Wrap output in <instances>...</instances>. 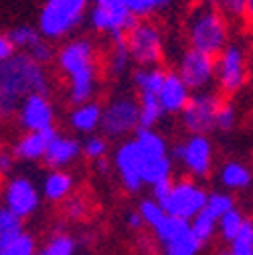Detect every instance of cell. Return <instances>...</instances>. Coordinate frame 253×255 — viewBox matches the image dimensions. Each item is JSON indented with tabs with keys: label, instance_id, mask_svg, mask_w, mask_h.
<instances>
[{
	"label": "cell",
	"instance_id": "cell-1",
	"mask_svg": "<svg viewBox=\"0 0 253 255\" xmlns=\"http://www.w3.org/2000/svg\"><path fill=\"white\" fill-rule=\"evenodd\" d=\"M186 39L191 49L217 57L229 45V18L203 2L186 18Z\"/></svg>",
	"mask_w": 253,
	"mask_h": 255
},
{
	"label": "cell",
	"instance_id": "cell-2",
	"mask_svg": "<svg viewBox=\"0 0 253 255\" xmlns=\"http://www.w3.org/2000/svg\"><path fill=\"white\" fill-rule=\"evenodd\" d=\"M0 87L22 102L33 93L49 95L51 81L45 65H41L26 53H16L0 67Z\"/></svg>",
	"mask_w": 253,
	"mask_h": 255
},
{
	"label": "cell",
	"instance_id": "cell-3",
	"mask_svg": "<svg viewBox=\"0 0 253 255\" xmlns=\"http://www.w3.org/2000/svg\"><path fill=\"white\" fill-rule=\"evenodd\" d=\"M91 0H45L37 28L47 41H61L81 26Z\"/></svg>",
	"mask_w": 253,
	"mask_h": 255
},
{
	"label": "cell",
	"instance_id": "cell-4",
	"mask_svg": "<svg viewBox=\"0 0 253 255\" xmlns=\"http://www.w3.org/2000/svg\"><path fill=\"white\" fill-rule=\"evenodd\" d=\"M126 43L138 67H158L164 57V37L162 30L152 20H138L128 33Z\"/></svg>",
	"mask_w": 253,
	"mask_h": 255
},
{
	"label": "cell",
	"instance_id": "cell-5",
	"mask_svg": "<svg viewBox=\"0 0 253 255\" xmlns=\"http://www.w3.org/2000/svg\"><path fill=\"white\" fill-rule=\"evenodd\" d=\"M207 201H209L207 188L201 186L195 178H178L172 180L168 195L160 201V205L172 217L193 221L207 207Z\"/></svg>",
	"mask_w": 253,
	"mask_h": 255
},
{
	"label": "cell",
	"instance_id": "cell-6",
	"mask_svg": "<svg viewBox=\"0 0 253 255\" xmlns=\"http://www.w3.org/2000/svg\"><path fill=\"white\" fill-rule=\"evenodd\" d=\"M140 128V104L130 95H120L104 106L102 130L106 138L122 140Z\"/></svg>",
	"mask_w": 253,
	"mask_h": 255
},
{
	"label": "cell",
	"instance_id": "cell-7",
	"mask_svg": "<svg viewBox=\"0 0 253 255\" xmlns=\"http://www.w3.org/2000/svg\"><path fill=\"white\" fill-rule=\"evenodd\" d=\"M87 18L93 30L108 35L110 39L126 35L138 22V18L118 0H91Z\"/></svg>",
	"mask_w": 253,
	"mask_h": 255
},
{
	"label": "cell",
	"instance_id": "cell-8",
	"mask_svg": "<svg viewBox=\"0 0 253 255\" xmlns=\"http://www.w3.org/2000/svg\"><path fill=\"white\" fill-rule=\"evenodd\" d=\"M172 158L193 178H205L213 170V144L207 134H191L172 148Z\"/></svg>",
	"mask_w": 253,
	"mask_h": 255
},
{
	"label": "cell",
	"instance_id": "cell-9",
	"mask_svg": "<svg viewBox=\"0 0 253 255\" xmlns=\"http://www.w3.org/2000/svg\"><path fill=\"white\" fill-rule=\"evenodd\" d=\"M223 104V98L219 93L207 89V91H197L193 93L191 102L180 114L182 126L191 134H209L215 130V120L217 112Z\"/></svg>",
	"mask_w": 253,
	"mask_h": 255
},
{
	"label": "cell",
	"instance_id": "cell-10",
	"mask_svg": "<svg viewBox=\"0 0 253 255\" xmlns=\"http://www.w3.org/2000/svg\"><path fill=\"white\" fill-rule=\"evenodd\" d=\"M247 55L241 45L229 43L217 55V85L225 95H233L247 83Z\"/></svg>",
	"mask_w": 253,
	"mask_h": 255
},
{
	"label": "cell",
	"instance_id": "cell-11",
	"mask_svg": "<svg viewBox=\"0 0 253 255\" xmlns=\"http://www.w3.org/2000/svg\"><path fill=\"white\" fill-rule=\"evenodd\" d=\"M176 73L193 93L207 91L217 81V57L197 49H186L178 59Z\"/></svg>",
	"mask_w": 253,
	"mask_h": 255
},
{
	"label": "cell",
	"instance_id": "cell-12",
	"mask_svg": "<svg viewBox=\"0 0 253 255\" xmlns=\"http://www.w3.org/2000/svg\"><path fill=\"white\" fill-rule=\"evenodd\" d=\"M114 170L128 193H140L144 184V154L134 138L124 140L114 152Z\"/></svg>",
	"mask_w": 253,
	"mask_h": 255
},
{
	"label": "cell",
	"instance_id": "cell-13",
	"mask_svg": "<svg viewBox=\"0 0 253 255\" xmlns=\"http://www.w3.org/2000/svg\"><path fill=\"white\" fill-rule=\"evenodd\" d=\"M41 197L43 193L37 188V184L26 176H12L2 186V207L12 211L22 221L39 211Z\"/></svg>",
	"mask_w": 253,
	"mask_h": 255
},
{
	"label": "cell",
	"instance_id": "cell-14",
	"mask_svg": "<svg viewBox=\"0 0 253 255\" xmlns=\"http://www.w3.org/2000/svg\"><path fill=\"white\" fill-rule=\"evenodd\" d=\"M55 61H57L59 71L65 77H71L73 73L89 69L93 65H100V61H98V47H96V43H93L91 39H87V37H77V39L67 41L65 45L57 51Z\"/></svg>",
	"mask_w": 253,
	"mask_h": 255
},
{
	"label": "cell",
	"instance_id": "cell-15",
	"mask_svg": "<svg viewBox=\"0 0 253 255\" xmlns=\"http://www.w3.org/2000/svg\"><path fill=\"white\" fill-rule=\"evenodd\" d=\"M16 122L24 132L51 130L55 126V106L49 95L33 93L24 98L16 112Z\"/></svg>",
	"mask_w": 253,
	"mask_h": 255
},
{
	"label": "cell",
	"instance_id": "cell-16",
	"mask_svg": "<svg viewBox=\"0 0 253 255\" xmlns=\"http://www.w3.org/2000/svg\"><path fill=\"white\" fill-rule=\"evenodd\" d=\"M81 154H83V146L77 138L57 134L51 140L49 148H47L43 162L49 170H65L69 164H73L77 160Z\"/></svg>",
	"mask_w": 253,
	"mask_h": 255
},
{
	"label": "cell",
	"instance_id": "cell-17",
	"mask_svg": "<svg viewBox=\"0 0 253 255\" xmlns=\"http://www.w3.org/2000/svg\"><path fill=\"white\" fill-rule=\"evenodd\" d=\"M191 98H193V91L182 81V77L176 71H166L162 89L158 93V100H160L164 114H168V116L182 114V110L191 102Z\"/></svg>",
	"mask_w": 253,
	"mask_h": 255
},
{
	"label": "cell",
	"instance_id": "cell-18",
	"mask_svg": "<svg viewBox=\"0 0 253 255\" xmlns=\"http://www.w3.org/2000/svg\"><path fill=\"white\" fill-rule=\"evenodd\" d=\"M57 136V130H39V132H24L12 146V154L16 156V160L22 162H37L43 160L47 148L51 144V140Z\"/></svg>",
	"mask_w": 253,
	"mask_h": 255
},
{
	"label": "cell",
	"instance_id": "cell-19",
	"mask_svg": "<svg viewBox=\"0 0 253 255\" xmlns=\"http://www.w3.org/2000/svg\"><path fill=\"white\" fill-rule=\"evenodd\" d=\"M67 79V100L71 106H79L85 102H93V95L100 85V65L77 71Z\"/></svg>",
	"mask_w": 253,
	"mask_h": 255
},
{
	"label": "cell",
	"instance_id": "cell-20",
	"mask_svg": "<svg viewBox=\"0 0 253 255\" xmlns=\"http://www.w3.org/2000/svg\"><path fill=\"white\" fill-rule=\"evenodd\" d=\"M102 116H104V108L98 102H85V104L73 106L67 120L73 132L91 136L98 128H102Z\"/></svg>",
	"mask_w": 253,
	"mask_h": 255
},
{
	"label": "cell",
	"instance_id": "cell-21",
	"mask_svg": "<svg viewBox=\"0 0 253 255\" xmlns=\"http://www.w3.org/2000/svg\"><path fill=\"white\" fill-rule=\"evenodd\" d=\"M75 178L67 170H49V174L43 180L41 193L51 203H63L73 195Z\"/></svg>",
	"mask_w": 253,
	"mask_h": 255
},
{
	"label": "cell",
	"instance_id": "cell-22",
	"mask_svg": "<svg viewBox=\"0 0 253 255\" xmlns=\"http://www.w3.org/2000/svg\"><path fill=\"white\" fill-rule=\"evenodd\" d=\"M132 55L128 51V43H126V35L122 37H112V47L106 59V69L112 77H122L124 73H128L132 65Z\"/></svg>",
	"mask_w": 253,
	"mask_h": 255
},
{
	"label": "cell",
	"instance_id": "cell-23",
	"mask_svg": "<svg viewBox=\"0 0 253 255\" xmlns=\"http://www.w3.org/2000/svg\"><path fill=\"white\" fill-rule=\"evenodd\" d=\"M37 241L24 229L0 235V255H37Z\"/></svg>",
	"mask_w": 253,
	"mask_h": 255
},
{
	"label": "cell",
	"instance_id": "cell-24",
	"mask_svg": "<svg viewBox=\"0 0 253 255\" xmlns=\"http://www.w3.org/2000/svg\"><path fill=\"white\" fill-rule=\"evenodd\" d=\"M166 71L158 65V67H136L132 71V81L138 89V93H152L158 95L162 89Z\"/></svg>",
	"mask_w": 253,
	"mask_h": 255
},
{
	"label": "cell",
	"instance_id": "cell-25",
	"mask_svg": "<svg viewBox=\"0 0 253 255\" xmlns=\"http://www.w3.org/2000/svg\"><path fill=\"white\" fill-rule=\"evenodd\" d=\"M134 140L142 154L146 158H156V156H168V144L162 134H158L154 128H138Z\"/></svg>",
	"mask_w": 253,
	"mask_h": 255
},
{
	"label": "cell",
	"instance_id": "cell-26",
	"mask_svg": "<svg viewBox=\"0 0 253 255\" xmlns=\"http://www.w3.org/2000/svg\"><path fill=\"white\" fill-rule=\"evenodd\" d=\"M219 180H221V184H223L225 188H229V190H243V188H247L251 184L253 174H251V170L245 164L231 160V162H225L223 166H221Z\"/></svg>",
	"mask_w": 253,
	"mask_h": 255
},
{
	"label": "cell",
	"instance_id": "cell-27",
	"mask_svg": "<svg viewBox=\"0 0 253 255\" xmlns=\"http://www.w3.org/2000/svg\"><path fill=\"white\" fill-rule=\"evenodd\" d=\"M154 235H156V241L160 243V245H166L186 233H191L193 227H191V221H186V219H180V217H172V215H166L162 219L160 225H156L154 229Z\"/></svg>",
	"mask_w": 253,
	"mask_h": 255
},
{
	"label": "cell",
	"instance_id": "cell-28",
	"mask_svg": "<svg viewBox=\"0 0 253 255\" xmlns=\"http://www.w3.org/2000/svg\"><path fill=\"white\" fill-rule=\"evenodd\" d=\"M77 251V239L71 233L65 231H55L43 247H39L37 255H75Z\"/></svg>",
	"mask_w": 253,
	"mask_h": 255
},
{
	"label": "cell",
	"instance_id": "cell-29",
	"mask_svg": "<svg viewBox=\"0 0 253 255\" xmlns=\"http://www.w3.org/2000/svg\"><path fill=\"white\" fill-rule=\"evenodd\" d=\"M138 104H140V128H154L166 116L162 106H160V100H158V95L140 93Z\"/></svg>",
	"mask_w": 253,
	"mask_h": 255
},
{
	"label": "cell",
	"instance_id": "cell-30",
	"mask_svg": "<svg viewBox=\"0 0 253 255\" xmlns=\"http://www.w3.org/2000/svg\"><path fill=\"white\" fill-rule=\"evenodd\" d=\"M191 227H193V233L195 237L205 245L213 239V235L217 233V227H219V217L215 213H211L207 207L191 221Z\"/></svg>",
	"mask_w": 253,
	"mask_h": 255
},
{
	"label": "cell",
	"instance_id": "cell-31",
	"mask_svg": "<svg viewBox=\"0 0 253 255\" xmlns=\"http://www.w3.org/2000/svg\"><path fill=\"white\" fill-rule=\"evenodd\" d=\"M118 2L124 4L138 20H146L148 16L164 10L172 0H118Z\"/></svg>",
	"mask_w": 253,
	"mask_h": 255
},
{
	"label": "cell",
	"instance_id": "cell-32",
	"mask_svg": "<svg viewBox=\"0 0 253 255\" xmlns=\"http://www.w3.org/2000/svg\"><path fill=\"white\" fill-rule=\"evenodd\" d=\"M8 35H10L12 43L16 45L18 53H28L41 39H45V37L41 35V30H39L37 26H30V24H20V26L12 28Z\"/></svg>",
	"mask_w": 253,
	"mask_h": 255
},
{
	"label": "cell",
	"instance_id": "cell-33",
	"mask_svg": "<svg viewBox=\"0 0 253 255\" xmlns=\"http://www.w3.org/2000/svg\"><path fill=\"white\" fill-rule=\"evenodd\" d=\"M201 247H203V243L195 237L193 231L170 241V243H166V245H160L164 255H199Z\"/></svg>",
	"mask_w": 253,
	"mask_h": 255
},
{
	"label": "cell",
	"instance_id": "cell-34",
	"mask_svg": "<svg viewBox=\"0 0 253 255\" xmlns=\"http://www.w3.org/2000/svg\"><path fill=\"white\" fill-rule=\"evenodd\" d=\"M245 219H247V217H245L237 207H235V209H231L229 213H225L223 217L219 219V227H217L219 235L223 237L227 243H231V241L235 239V235L241 231Z\"/></svg>",
	"mask_w": 253,
	"mask_h": 255
},
{
	"label": "cell",
	"instance_id": "cell-35",
	"mask_svg": "<svg viewBox=\"0 0 253 255\" xmlns=\"http://www.w3.org/2000/svg\"><path fill=\"white\" fill-rule=\"evenodd\" d=\"M138 213H140V217H142V221H144V225H146L148 229H154L156 225H160L162 219L168 215V213L164 211V207L158 203L154 197L144 199V201L140 203V207H138Z\"/></svg>",
	"mask_w": 253,
	"mask_h": 255
},
{
	"label": "cell",
	"instance_id": "cell-36",
	"mask_svg": "<svg viewBox=\"0 0 253 255\" xmlns=\"http://www.w3.org/2000/svg\"><path fill=\"white\" fill-rule=\"evenodd\" d=\"M229 251L235 255H253V221L245 219L241 231L229 243Z\"/></svg>",
	"mask_w": 253,
	"mask_h": 255
},
{
	"label": "cell",
	"instance_id": "cell-37",
	"mask_svg": "<svg viewBox=\"0 0 253 255\" xmlns=\"http://www.w3.org/2000/svg\"><path fill=\"white\" fill-rule=\"evenodd\" d=\"M61 211H63V215H65L69 221H83L89 215L91 205H89V201L83 195H71L67 201H63Z\"/></svg>",
	"mask_w": 253,
	"mask_h": 255
},
{
	"label": "cell",
	"instance_id": "cell-38",
	"mask_svg": "<svg viewBox=\"0 0 253 255\" xmlns=\"http://www.w3.org/2000/svg\"><path fill=\"white\" fill-rule=\"evenodd\" d=\"M205 2L221 10L229 20H243L247 8V0H205Z\"/></svg>",
	"mask_w": 253,
	"mask_h": 255
},
{
	"label": "cell",
	"instance_id": "cell-39",
	"mask_svg": "<svg viewBox=\"0 0 253 255\" xmlns=\"http://www.w3.org/2000/svg\"><path fill=\"white\" fill-rule=\"evenodd\" d=\"M83 146V154L89 158V160H100V158H106L108 156V138L106 136H98V134H91V136H85V140L81 142Z\"/></svg>",
	"mask_w": 253,
	"mask_h": 255
},
{
	"label": "cell",
	"instance_id": "cell-40",
	"mask_svg": "<svg viewBox=\"0 0 253 255\" xmlns=\"http://www.w3.org/2000/svg\"><path fill=\"white\" fill-rule=\"evenodd\" d=\"M237 124V110L231 102H225L221 104L219 112H217V120H215V130L219 132H231Z\"/></svg>",
	"mask_w": 253,
	"mask_h": 255
},
{
	"label": "cell",
	"instance_id": "cell-41",
	"mask_svg": "<svg viewBox=\"0 0 253 255\" xmlns=\"http://www.w3.org/2000/svg\"><path fill=\"white\" fill-rule=\"evenodd\" d=\"M207 209L211 213H215L219 219L225 213H229L231 209H235V201L231 195L227 193H209V201H207Z\"/></svg>",
	"mask_w": 253,
	"mask_h": 255
},
{
	"label": "cell",
	"instance_id": "cell-42",
	"mask_svg": "<svg viewBox=\"0 0 253 255\" xmlns=\"http://www.w3.org/2000/svg\"><path fill=\"white\" fill-rule=\"evenodd\" d=\"M22 229V219L16 217L12 211H8L6 207H0V235H8V233H16Z\"/></svg>",
	"mask_w": 253,
	"mask_h": 255
},
{
	"label": "cell",
	"instance_id": "cell-43",
	"mask_svg": "<svg viewBox=\"0 0 253 255\" xmlns=\"http://www.w3.org/2000/svg\"><path fill=\"white\" fill-rule=\"evenodd\" d=\"M26 55H30L35 61H39L41 65H49V63L57 57V53H55V49H53V45H51V41H47V39H41L33 49H30Z\"/></svg>",
	"mask_w": 253,
	"mask_h": 255
},
{
	"label": "cell",
	"instance_id": "cell-44",
	"mask_svg": "<svg viewBox=\"0 0 253 255\" xmlns=\"http://www.w3.org/2000/svg\"><path fill=\"white\" fill-rule=\"evenodd\" d=\"M18 106H20V100L12 98L10 93H6L2 87H0V124L10 120L12 116H16Z\"/></svg>",
	"mask_w": 253,
	"mask_h": 255
},
{
	"label": "cell",
	"instance_id": "cell-45",
	"mask_svg": "<svg viewBox=\"0 0 253 255\" xmlns=\"http://www.w3.org/2000/svg\"><path fill=\"white\" fill-rule=\"evenodd\" d=\"M16 53H18V49L12 43L10 35H0V65L6 63V61H10Z\"/></svg>",
	"mask_w": 253,
	"mask_h": 255
},
{
	"label": "cell",
	"instance_id": "cell-46",
	"mask_svg": "<svg viewBox=\"0 0 253 255\" xmlns=\"http://www.w3.org/2000/svg\"><path fill=\"white\" fill-rule=\"evenodd\" d=\"M16 164V156L12 152H0V176H8L14 170Z\"/></svg>",
	"mask_w": 253,
	"mask_h": 255
},
{
	"label": "cell",
	"instance_id": "cell-47",
	"mask_svg": "<svg viewBox=\"0 0 253 255\" xmlns=\"http://www.w3.org/2000/svg\"><path fill=\"white\" fill-rule=\"evenodd\" d=\"M126 223H128V227H130V229H134V231H138V229L146 227L138 211H132V213H128V217H126Z\"/></svg>",
	"mask_w": 253,
	"mask_h": 255
},
{
	"label": "cell",
	"instance_id": "cell-48",
	"mask_svg": "<svg viewBox=\"0 0 253 255\" xmlns=\"http://www.w3.org/2000/svg\"><path fill=\"white\" fill-rule=\"evenodd\" d=\"M96 168H98V172H100V174L108 176V174H110V170L114 168V162H110V158H100V160H96Z\"/></svg>",
	"mask_w": 253,
	"mask_h": 255
},
{
	"label": "cell",
	"instance_id": "cell-49",
	"mask_svg": "<svg viewBox=\"0 0 253 255\" xmlns=\"http://www.w3.org/2000/svg\"><path fill=\"white\" fill-rule=\"evenodd\" d=\"M243 22H245L247 26H251V28H253V0H247V8H245Z\"/></svg>",
	"mask_w": 253,
	"mask_h": 255
},
{
	"label": "cell",
	"instance_id": "cell-50",
	"mask_svg": "<svg viewBox=\"0 0 253 255\" xmlns=\"http://www.w3.org/2000/svg\"><path fill=\"white\" fill-rule=\"evenodd\" d=\"M223 255H235V253H231V251H225V253H223Z\"/></svg>",
	"mask_w": 253,
	"mask_h": 255
},
{
	"label": "cell",
	"instance_id": "cell-51",
	"mask_svg": "<svg viewBox=\"0 0 253 255\" xmlns=\"http://www.w3.org/2000/svg\"><path fill=\"white\" fill-rule=\"evenodd\" d=\"M0 152H2V146H0Z\"/></svg>",
	"mask_w": 253,
	"mask_h": 255
},
{
	"label": "cell",
	"instance_id": "cell-52",
	"mask_svg": "<svg viewBox=\"0 0 253 255\" xmlns=\"http://www.w3.org/2000/svg\"><path fill=\"white\" fill-rule=\"evenodd\" d=\"M0 67H2V65H0Z\"/></svg>",
	"mask_w": 253,
	"mask_h": 255
}]
</instances>
